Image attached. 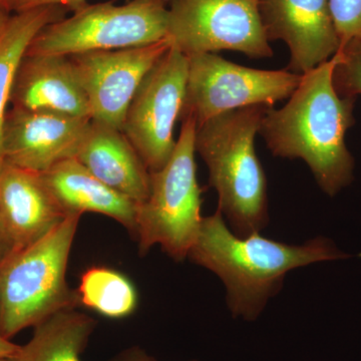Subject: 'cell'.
Segmentation results:
<instances>
[{
  "label": "cell",
  "instance_id": "obj_18",
  "mask_svg": "<svg viewBox=\"0 0 361 361\" xmlns=\"http://www.w3.org/2000/svg\"><path fill=\"white\" fill-rule=\"evenodd\" d=\"M94 318L75 310L61 311L37 325L32 339L20 345L11 361H82L90 336L96 329Z\"/></svg>",
  "mask_w": 361,
  "mask_h": 361
},
{
  "label": "cell",
  "instance_id": "obj_2",
  "mask_svg": "<svg viewBox=\"0 0 361 361\" xmlns=\"http://www.w3.org/2000/svg\"><path fill=\"white\" fill-rule=\"evenodd\" d=\"M351 257L326 237L290 245L254 233L241 237L226 224L217 209L203 217L188 258L217 275L226 288L232 315L255 322L290 271L313 263Z\"/></svg>",
  "mask_w": 361,
  "mask_h": 361
},
{
  "label": "cell",
  "instance_id": "obj_7",
  "mask_svg": "<svg viewBox=\"0 0 361 361\" xmlns=\"http://www.w3.org/2000/svg\"><path fill=\"white\" fill-rule=\"evenodd\" d=\"M167 39L186 56L239 51L272 58L260 13V0H170Z\"/></svg>",
  "mask_w": 361,
  "mask_h": 361
},
{
  "label": "cell",
  "instance_id": "obj_5",
  "mask_svg": "<svg viewBox=\"0 0 361 361\" xmlns=\"http://www.w3.org/2000/svg\"><path fill=\"white\" fill-rule=\"evenodd\" d=\"M196 130L193 118H183L172 156L160 170L149 172V196L137 205L135 222L142 255L158 245L169 257L182 261L197 238L203 217L195 161Z\"/></svg>",
  "mask_w": 361,
  "mask_h": 361
},
{
  "label": "cell",
  "instance_id": "obj_3",
  "mask_svg": "<svg viewBox=\"0 0 361 361\" xmlns=\"http://www.w3.org/2000/svg\"><path fill=\"white\" fill-rule=\"evenodd\" d=\"M270 106L226 111L197 127L195 149L218 194V209L232 231L246 237L269 223L267 179L255 151L263 116Z\"/></svg>",
  "mask_w": 361,
  "mask_h": 361
},
{
  "label": "cell",
  "instance_id": "obj_25",
  "mask_svg": "<svg viewBox=\"0 0 361 361\" xmlns=\"http://www.w3.org/2000/svg\"><path fill=\"white\" fill-rule=\"evenodd\" d=\"M20 345L0 336V358H11L18 353Z\"/></svg>",
  "mask_w": 361,
  "mask_h": 361
},
{
  "label": "cell",
  "instance_id": "obj_11",
  "mask_svg": "<svg viewBox=\"0 0 361 361\" xmlns=\"http://www.w3.org/2000/svg\"><path fill=\"white\" fill-rule=\"evenodd\" d=\"M90 121L13 106L7 111L2 130L4 163L40 174L75 158Z\"/></svg>",
  "mask_w": 361,
  "mask_h": 361
},
{
  "label": "cell",
  "instance_id": "obj_27",
  "mask_svg": "<svg viewBox=\"0 0 361 361\" xmlns=\"http://www.w3.org/2000/svg\"><path fill=\"white\" fill-rule=\"evenodd\" d=\"M0 4H1L2 6L7 7V8L11 11V0H0Z\"/></svg>",
  "mask_w": 361,
  "mask_h": 361
},
{
  "label": "cell",
  "instance_id": "obj_21",
  "mask_svg": "<svg viewBox=\"0 0 361 361\" xmlns=\"http://www.w3.org/2000/svg\"><path fill=\"white\" fill-rule=\"evenodd\" d=\"M339 47L361 40V0H329Z\"/></svg>",
  "mask_w": 361,
  "mask_h": 361
},
{
  "label": "cell",
  "instance_id": "obj_15",
  "mask_svg": "<svg viewBox=\"0 0 361 361\" xmlns=\"http://www.w3.org/2000/svg\"><path fill=\"white\" fill-rule=\"evenodd\" d=\"M75 159L97 179L137 205L148 198L149 169L122 130L90 121Z\"/></svg>",
  "mask_w": 361,
  "mask_h": 361
},
{
  "label": "cell",
  "instance_id": "obj_22",
  "mask_svg": "<svg viewBox=\"0 0 361 361\" xmlns=\"http://www.w3.org/2000/svg\"><path fill=\"white\" fill-rule=\"evenodd\" d=\"M87 0H11V13L28 11L40 6H63L70 11H75L87 6Z\"/></svg>",
  "mask_w": 361,
  "mask_h": 361
},
{
  "label": "cell",
  "instance_id": "obj_17",
  "mask_svg": "<svg viewBox=\"0 0 361 361\" xmlns=\"http://www.w3.org/2000/svg\"><path fill=\"white\" fill-rule=\"evenodd\" d=\"M68 11L65 7L51 6L14 13L0 32V170L4 165L2 130L21 61L37 33L49 23L66 18Z\"/></svg>",
  "mask_w": 361,
  "mask_h": 361
},
{
  "label": "cell",
  "instance_id": "obj_4",
  "mask_svg": "<svg viewBox=\"0 0 361 361\" xmlns=\"http://www.w3.org/2000/svg\"><path fill=\"white\" fill-rule=\"evenodd\" d=\"M82 216L71 215L32 245L0 264V336L20 331L80 305L66 282V269Z\"/></svg>",
  "mask_w": 361,
  "mask_h": 361
},
{
  "label": "cell",
  "instance_id": "obj_10",
  "mask_svg": "<svg viewBox=\"0 0 361 361\" xmlns=\"http://www.w3.org/2000/svg\"><path fill=\"white\" fill-rule=\"evenodd\" d=\"M170 47L165 39L142 47L70 56L87 94L92 121L122 130L135 92Z\"/></svg>",
  "mask_w": 361,
  "mask_h": 361
},
{
  "label": "cell",
  "instance_id": "obj_8",
  "mask_svg": "<svg viewBox=\"0 0 361 361\" xmlns=\"http://www.w3.org/2000/svg\"><path fill=\"white\" fill-rule=\"evenodd\" d=\"M186 97L180 120L191 116L197 127L226 111L252 106L273 108L289 99L302 75L239 66L216 54L188 56Z\"/></svg>",
  "mask_w": 361,
  "mask_h": 361
},
{
  "label": "cell",
  "instance_id": "obj_1",
  "mask_svg": "<svg viewBox=\"0 0 361 361\" xmlns=\"http://www.w3.org/2000/svg\"><path fill=\"white\" fill-rule=\"evenodd\" d=\"M336 63L334 54L304 73L288 103L278 110L268 109L259 130L273 155L305 161L318 186L330 197L353 182L355 171L345 135L355 123V99L337 94Z\"/></svg>",
  "mask_w": 361,
  "mask_h": 361
},
{
  "label": "cell",
  "instance_id": "obj_14",
  "mask_svg": "<svg viewBox=\"0 0 361 361\" xmlns=\"http://www.w3.org/2000/svg\"><path fill=\"white\" fill-rule=\"evenodd\" d=\"M11 104L92 120L87 94L70 56L25 54L14 80Z\"/></svg>",
  "mask_w": 361,
  "mask_h": 361
},
{
  "label": "cell",
  "instance_id": "obj_6",
  "mask_svg": "<svg viewBox=\"0 0 361 361\" xmlns=\"http://www.w3.org/2000/svg\"><path fill=\"white\" fill-rule=\"evenodd\" d=\"M169 1L87 4L70 18L44 26L25 54L71 56L155 44L167 39Z\"/></svg>",
  "mask_w": 361,
  "mask_h": 361
},
{
  "label": "cell",
  "instance_id": "obj_26",
  "mask_svg": "<svg viewBox=\"0 0 361 361\" xmlns=\"http://www.w3.org/2000/svg\"><path fill=\"white\" fill-rule=\"evenodd\" d=\"M11 13V11L7 7L0 4V32H1L4 26L6 25V21L8 20Z\"/></svg>",
  "mask_w": 361,
  "mask_h": 361
},
{
  "label": "cell",
  "instance_id": "obj_12",
  "mask_svg": "<svg viewBox=\"0 0 361 361\" xmlns=\"http://www.w3.org/2000/svg\"><path fill=\"white\" fill-rule=\"evenodd\" d=\"M260 13L268 40L288 47L292 73L304 75L338 51L329 0H260Z\"/></svg>",
  "mask_w": 361,
  "mask_h": 361
},
{
  "label": "cell",
  "instance_id": "obj_13",
  "mask_svg": "<svg viewBox=\"0 0 361 361\" xmlns=\"http://www.w3.org/2000/svg\"><path fill=\"white\" fill-rule=\"evenodd\" d=\"M66 217L39 173L4 163L0 170V218L13 252L32 245Z\"/></svg>",
  "mask_w": 361,
  "mask_h": 361
},
{
  "label": "cell",
  "instance_id": "obj_23",
  "mask_svg": "<svg viewBox=\"0 0 361 361\" xmlns=\"http://www.w3.org/2000/svg\"><path fill=\"white\" fill-rule=\"evenodd\" d=\"M114 361H159L157 360L154 356L149 355L146 350L139 348V346H134V348L127 349L121 353L118 357ZM189 361H199V360H189Z\"/></svg>",
  "mask_w": 361,
  "mask_h": 361
},
{
  "label": "cell",
  "instance_id": "obj_9",
  "mask_svg": "<svg viewBox=\"0 0 361 361\" xmlns=\"http://www.w3.org/2000/svg\"><path fill=\"white\" fill-rule=\"evenodd\" d=\"M188 56L171 47L149 71L130 102L122 132L149 172L167 164L186 97Z\"/></svg>",
  "mask_w": 361,
  "mask_h": 361
},
{
  "label": "cell",
  "instance_id": "obj_24",
  "mask_svg": "<svg viewBox=\"0 0 361 361\" xmlns=\"http://www.w3.org/2000/svg\"><path fill=\"white\" fill-rule=\"evenodd\" d=\"M13 252L11 240L0 218V264Z\"/></svg>",
  "mask_w": 361,
  "mask_h": 361
},
{
  "label": "cell",
  "instance_id": "obj_20",
  "mask_svg": "<svg viewBox=\"0 0 361 361\" xmlns=\"http://www.w3.org/2000/svg\"><path fill=\"white\" fill-rule=\"evenodd\" d=\"M334 85L342 97L361 94V40H351L339 47L336 54Z\"/></svg>",
  "mask_w": 361,
  "mask_h": 361
},
{
  "label": "cell",
  "instance_id": "obj_16",
  "mask_svg": "<svg viewBox=\"0 0 361 361\" xmlns=\"http://www.w3.org/2000/svg\"><path fill=\"white\" fill-rule=\"evenodd\" d=\"M40 176L66 216L102 214L135 236L137 204L97 179L77 159L61 161Z\"/></svg>",
  "mask_w": 361,
  "mask_h": 361
},
{
  "label": "cell",
  "instance_id": "obj_19",
  "mask_svg": "<svg viewBox=\"0 0 361 361\" xmlns=\"http://www.w3.org/2000/svg\"><path fill=\"white\" fill-rule=\"evenodd\" d=\"M75 290L80 304L106 317H127L137 308V294L132 282L104 266L85 270Z\"/></svg>",
  "mask_w": 361,
  "mask_h": 361
},
{
  "label": "cell",
  "instance_id": "obj_28",
  "mask_svg": "<svg viewBox=\"0 0 361 361\" xmlns=\"http://www.w3.org/2000/svg\"><path fill=\"white\" fill-rule=\"evenodd\" d=\"M0 361H11L9 358H0Z\"/></svg>",
  "mask_w": 361,
  "mask_h": 361
}]
</instances>
